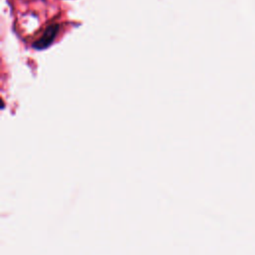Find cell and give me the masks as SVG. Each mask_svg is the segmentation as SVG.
Here are the masks:
<instances>
[{
	"instance_id": "6da1fadb",
	"label": "cell",
	"mask_w": 255,
	"mask_h": 255,
	"mask_svg": "<svg viewBox=\"0 0 255 255\" xmlns=\"http://www.w3.org/2000/svg\"><path fill=\"white\" fill-rule=\"evenodd\" d=\"M59 30H60V25L59 24L50 25L44 31L42 36L36 42L33 43V47L35 49H38V50L47 48L48 46H50L53 43V41H54L57 33L59 32Z\"/></svg>"
}]
</instances>
